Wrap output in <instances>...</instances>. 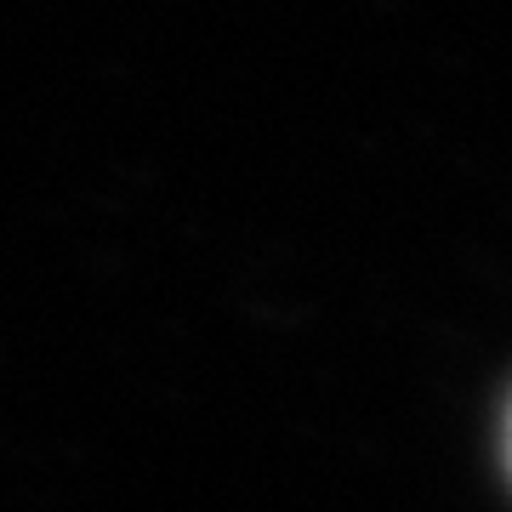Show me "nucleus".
I'll return each mask as SVG.
<instances>
[{
	"label": "nucleus",
	"mask_w": 512,
	"mask_h": 512,
	"mask_svg": "<svg viewBox=\"0 0 512 512\" xmlns=\"http://www.w3.org/2000/svg\"><path fill=\"white\" fill-rule=\"evenodd\" d=\"M507 456H512V421H507Z\"/></svg>",
	"instance_id": "nucleus-1"
}]
</instances>
